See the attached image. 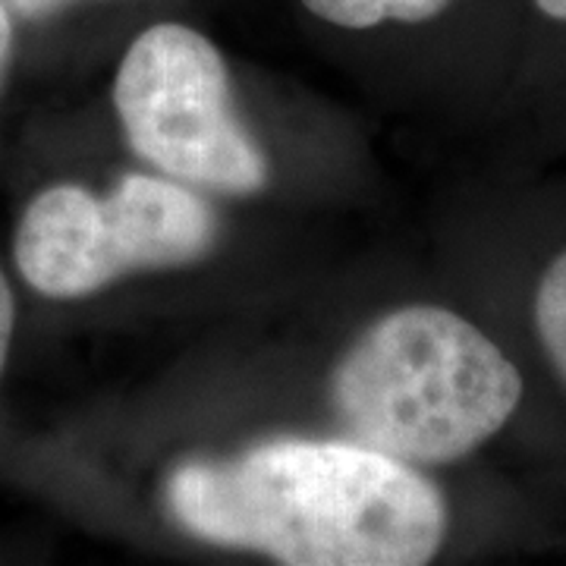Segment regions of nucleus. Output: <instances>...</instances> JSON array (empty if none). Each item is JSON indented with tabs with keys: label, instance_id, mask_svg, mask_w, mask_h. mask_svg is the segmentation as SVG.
Instances as JSON below:
<instances>
[{
	"label": "nucleus",
	"instance_id": "f257e3e1",
	"mask_svg": "<svg viewBox=\"0 0 566 566\" xmlns=\"http://www.w3.org/2000/svg\"><path fill=\"white\" fill-rule=\"evenodd\" d=\"M167 510L196 538L290 566H419L447 532L441 491L403 460L344 441H274L186 463Z\"/></svg>",
	"mask_w": 566,
	"mask_h": 566
},
{
	"label": "nucleus",
	"instance_id": "7ed1b4c3",
	"mask_svg": "<svg viewBox=\"0 0 566 566\" xmlns=\"http://www.w3.org/2000/svg\"><path fill=\"white\" fill-rule=\"evenodd\" d=\"M214 240L202 199L177 182L129 174L107 196L82 186H51L22 214L17 268L29 286L76 300L139 268L199 259Z\"/></svg>",
	"mask_w": 566,
	"mask_h": 566
},
{
	"label": "nucleus",
	"instance_id": "6e6552de",
	"mask_svg": "<svg viewBox=\"0 0 566 566\" xmlns=\"http://www.w3.org/2000/svg\"><path fill=\"white\" fill-rule=\"evenodd\" d=\"M10 44H13V25H10V13L0 0V76H3L7 57H10Z\"/></svg>",
	"mask_w": 566,
	"mask_h": 566
},
{
	"label": "nucleus",
	"instance_id": "f03ea898",
	"mask_svg": "<svg viewBox=\"0 0 566 566\" xmlns=\"http://www.w3.org/2000/svg\"><path fill=\"white\" fill-rule=\"evenodd\" d=\"M331 397L356 444L438 465L504 428L523 400V378L472 322L409 305L356 340L334 371Z\"/></svg>",
	"mask_w": 566,
	"mask_h": 566
},
{
	"label": "nucleus",
	"instance_id": "423d86ee",
	"mask_svg": "<svg viewBox=\"0 0 566 566\" xmlns=\"http://www.w3.org/2000/svg\"><path fill=\"white\" fill-rule=\"evenodd\" d=\"M535 327L547 359L566 381V252H560L535 293Z\"/></svg>",
	"mask_w": 566,
	"mask_h": 566
},
{
	"label": "nucleus",
	"instance_id": "9d476101",
	"mask_svg": "<svg viewBox=\"0 0 566 566\" xmlns=\"http://www.w3.org/2000/svg\"><path fill=\"white\" fill-rule=\"evenodd\" d=\"M535 7L545 13L547 20L566 22V0H535Z\"/></svg>",
	"mask_w": 566,
	"mask_h": 566
},
{
	"label": "nucleus",
	"instance_id": "0eeeda50",
	"mask_svg": "<svg viewBox=\"0 0 566 566\" xmlns=\"http://www.w3.org/2000/svg\"><path fill=\"white\" fill-rule=\"evenodd\" d=\"M13 322H17V305H13L10 283L0 271V371L7 365V353H10V340H13Z\"/></svg>",
	"mask_w": 566,
	"mask_h": 566
},
{
	"label": "nucleus",
	"instance_id": "20e7f679",
	"mask_svg": "<svg viewBox=\"0 0 566 566\" xmlns=\"http://www.w3.org/2000/svg\"><path fill=\"white\" fill-rule=\"evenodd\" d=\"M114 102L129 145L164 174L223 192H255L268 180L259 145L233 114L221 54L199 32L177 22L142 32Z\"/></svg>",
	"mask_w": 566,
	"mask_h": 566
},
{
	"label": "nucleus",
	"instance_id": "1a4fd4ad",
	"mask_svg": "<svg viewBox=\"0 0 566 566\" xmlns=\"http://www.w3.org/2000/svg\"><path fill=\"white\" fill-rule=\"evenodd\" d=\"M17 3V10L25 13V17H39V13H48V10H54L57 3L63 0H13Z\"/></svg>",
	"mask_w": 566,
	"mask_h": 566
},
{
	"label": "nucleus",
	"instance_id": "39448f33",
	"mask_svg": "<svg viewBox=\"0 0 566 566\" xmlns=\"http://www.w3.org/2000/svg\"><path fill=\"white\" fill-rule=\"evenodd\" d=\"M322 20L344 29H371L385 20L424 22L444 13L450 0H303Z\"/></svg>",
	"mask_w": 566,
	"mask_h": 566
}]
</instances>
